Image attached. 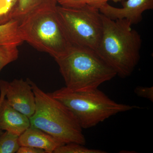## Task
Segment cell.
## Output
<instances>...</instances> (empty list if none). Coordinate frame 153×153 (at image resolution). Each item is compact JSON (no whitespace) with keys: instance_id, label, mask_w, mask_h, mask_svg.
Instances as JSON below:
<instances>
[{"instance_id":"cell-7","label":"cell","mask_w":153,"mask_h":153,"mask_svg":"<svg viewBox=\"0 0 153 153\" xmlns=\"http://www.w3.org/2000/svg\"><path fill=\"white\" fill-rule=\"evenodd\" d=\"M5 97L11 106L29 118L35 112L36 97L28 79L7 81Z\"/></svg>"},{"instance_id":"cell-16","label":"cell","mask_w":153,"mask_h":153,"mask_svg":"<svg viewBox=\"0 0 153 153\" xmlns=\"http://www.w3.org/2000/svg\"><path fill=\"white\" fill-rule=\"evenodd\" d=\"M17 0H0V25L13 19Z\"/></svg>"},{"instance_id":"cell-3","label":"cell","mask_w":153,"mask_h":153,"mask_svg":"<svg viewBox=\"0 0 153 153\" xmlns=\"http://www.w3.org/2000/svg\"><path fill=\"white\" fill-rule=\"evenodd\" d=\"M55 60L65 87L72 91L95 90L117 75L92 49L72 46L67 54Z\"/></svg>"},{"instance_id":"cell-19","label":"cell","mask_w":153,"mask_h":153,"mask_svg":"<svg viewBox=\"0 0 153 153\" xmlns=\"http://www.w3.org/2000/svg\"><path fill=\"white\" fill-rule=\"evenodd\" d=\"M124 1L125 0H85V3L86 4L99 10L101 6L105 3H108V1H112L114 2L118 3Z\"/></svg>"},{"instance_id":"cell-2","label":"cell","mask_w":153,"mask_h":153,"mask_svg":"<svg viewBox=\"0 0 153 153\" xmlns=\"http://www.w3.org/2000/svg\"><path fill=\"white\" fill-rule=\"evenodd\" d=\"M28 79L36 100L35 112L30 118V126L49 134L63 144L74 143L85 145L82 128L73 113L51 93H46Z\"/></svg>"},{"instance_id":"cell-4","label":"cell","mask_w":153,"mask_h":153,"mask_svg":"<svg viewBox=\"0 0 153 153\" xmlns=\"http://www.w3.org/2000/svg\"><path fill=\"white\" fill-rule=\"evenodd\" d=\"M19 30L24 42L38 51L49 54L55 60L66 55L72 47L56 9L29 14L20 21Z\"/></svg>"},{"instance_id":"cell-21","label":"cell","mask_w":153,"mask_h":153,"mask_svg":"<svg viewBox=\"0 0 153 153\" xmlns=\"http://www.w3.org/2000/svg\"><path fill=\"white\" fill-rule=\"evenodd\" d=\"M6 83L7 81L0 79V107L3 100L5 98ZM4 133V131L0 129V136Z\"/></svg>"},{"instance_id":"cell-8","label":"cell","mask_w":153,"mask_h":153,"mask_svg":"<svg viewBox=\"0 0 153 153\" xmlns=\"http://www.w3.org/2000/svg\"><path fill=\"white\" fill-rule=\"evenodd\" d=\"M153 9V0H127L123 1V7L117 8L108 3L101 6V14L112 20L126 19L133 25L141 22L143 13Z\"/></svg>"},{"instance_id":"cell-13","label":"cell","mask_w":153,"mask_h":153,"mask_svg":"<svg viewBox=\"0 0 153 153\" xmlns=\"http://www.w3.org/2000/svg\"><path fill=\"white\" fill-rule=\"evenodd\" d=\"M19 147L18 136L8 131L0 136V153H17Z\"/></svg>"},{"instance_id":"cell-18","label":"cell","mask_w":153,"mask_h":153,"mask_svg":"<svg viewBox=\"0 0 153 153\" xmlns=\"http://www.w3.org/2000/svg\"><path fill=\"white\" fill-rule=\"evenodd\" d=\"M57 4L64 7L79 8L86 4L85 0H57Z\"/></svg>"},{"instance_id":"cell-6","label":"cell","mask_w":153,"mask_h":153,"mask_svg":"<svg viewBox=\"0 0 153 153\" xmlns=\"http://www.w3.org/2000/svg\"><path fill=\"white\" fill-rule=\"evenodd\" d=\"M56 12L72 46L95 51L103 31L99 10L86 4L79 8L57 6Z\"/></svg>"},{"instance_id":"cell-14","label":"cell","mask_w":153,"mask_h":153,"mask_svg":"<svg viewBox=\"0 0 153 153\" xmlns=\"http://www.w3.org/2000/svg\"><path fill=\"white\" fill-rule=\"evenodd\" d=\"M19 46L15 44L0 46V71L9 63L18 59Z\"/></svg>"},{"instance_id":"cell-17","label":"cell","mask_w":153,"mask_h":153,"mask_svg":"<svg viewBox=\"0 0 153 153\" xmlns=\"http://www.w3.org/2000/svg\"><path fill=\"white\" fill-rule=\"evenodd\" d=\"M134 93L137 96L147 99L151 101H153V87L138 86L135 88Z\"/></svg>"},{"instance_id":"cell-20","label":"cell","mask_w":153,"mask_h":153,"mask_svg":"<svg viewBox=\"0 0 153 153\" xmlns=\"http://www.w3.org/2000/svg\"><path fill=\"white\" fill-rule=\"evenodd\" d=\"M17 153H46L45 151L41 149L30 146L19 147Z\"/></svg>"},{"instance_id":"cell-11","label":"cell","mask_w":153,"mask_h":153,"mask_svg":"<svg viewBox=\"0 0 153 153\" xmlns=\"http://www.w3.org/2000/svg\"><path fill=\"white\" fill-rule=\"evenodd\" d=\"M57 0H17L13 19L19 22L29 14L44 10H55Z\"/></svg>"},{"instance_id":"cell-10","label":"cell","mask_w":153,"mask_h":153,"mask_svg":"<svg viewBox=\"0 0 153 153\" xmlns=\"http://www.w3.org/2000/svg\"><path fill=\"white\" fill-rule=\"evenodd\" d=\"M20 146H30L44 150L46 153H53L63 145L49 134L40 129L30 126L19 137Z\"/></svg>"},{"instance_id":"cell-15","label":"cell","mask_w":153,"mask_h":153,"mask_svg":"<svg viewBox=\"0 0 153 153\" xmlns=\"http://www.w3.org/2000/svg\"><path fill=\"white\" fill-rule=\"evenodd\" d=\"M105 151L89 149L84 145L74 143L61 145L55 150L53 153H106Z\"/></svg>"},{"instance_id":"cell-12","label":"cell","mask_w":153,"mask_h":153,"mask_svg":"<svg viewBox=\"0 0 153 153\" xmlns=\"http://www.w3.org/2000/svg\"><path fill=\"white\" fill-rule=\"evenodd\" d=\"M20 22L12 19L0 25V46L15 44L18 46L24 42L19 30Z\"/></svg>"},{"instance_id":"cell-9","label":"cell","mask_w":153,"mask_h":153,"mask_svg":"<svg viewBox=\"0 0 153 153\" xmlns=\"http://www.w3.org/2000/svg\"><path fill=\"white\" fill-rule=\"evenodd\" d=\"M30 126V118L14 109L6 97L0 107V129L19 136Z\"/></svg>"},{"instance_id":"cell-1","label":"cell","mask_w":153,"mask_h":153,"mask_svg":"<svg viewBox=\"0 0 153 153\" xmlns=\"http://www.w3.org/2000/svg\"><path fill=\"white\" fill-rule=\"evenodd\" d=\"M103 31L95 52L125 78L130 76L139 63L142 40L126 19L112 20L102 14Z\"/></svg>"},{"instance_id":"cell-5","label":"cell","mask_w":153,"mask_h":153,"mask_svg":"<svg viewBox=\"0 0 153 153\" xmlns=\"http://www.w3.org/2000/svg\"><path fill=\"white\" fill-rule=\"evenodd\" d=\"M51 93L73 113L82 129L93 127L112 116L135 107L115 102L98 88L74 91L64 87Z\"/></svg>"}]
</instances>
